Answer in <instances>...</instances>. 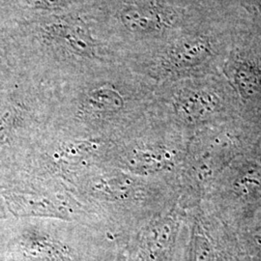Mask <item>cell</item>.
I'll list each match as a JSON object with an SVG mask.
<instances>
[{"mask_svg": "<svg viewBox=\"0 0 261 261\" xmlns=\"http://www.w3.org/2000/svg\"><path fill=\"white\" fill-rule=\"evenodd\" d=\"M0 237L4 261H103L117 247L99 228L48 218L1 220Z\"/></svg>", "mask_w": 261, "mask_h": 261, "instance_id": "1", "label": "cell"}, {"mask_svg": "<svg viewBox=\"0 0 261 261\" xmlns=\"http://www.w3.org/2000/svg\"><path fill=\"white\" fill-rule=\"evenodd\" d=\"M123 24L138 33H152L171 23L168 10L153 2L135 3L122 10Z\"/></svg>", "mask_w": 261, "mask_h": 261, "instance_id": "9", "label": "cell"}, {"mask_svg": "<svg viewBox=\"0 0 261 261\" xmlns=\"http://www.w3.org/2000/svg\"><path fill=\"white\" fill-rule=\"evenodd\" d=\"M0 196L9 217L64 220L87 224L108 234L93 208L58 180L21 176L1 188Z\"/></svg>", "mask_w": 261, "mask_h": 261, "instance_id": "5", "label": "cell"}, {"mask_svg": "<svg viewBox=\"0 0 261 261\" xmlns=\"http://www.w3.org/2000/svg\"><path fill=\"white\" fill-rule=\"evenodd\" d=\"M134 90L114 80L90 81L66 91L51 112V130L81 139L115 140L137 130Z\"/></svg>", "mask_w": 261, "mask_h": 261, "instance_id": "2", "label": "cell"}, {"mask_svg": "<svg viewBox=\"0 0 261 261\" xmlns=\"http://www.w3.org/2000/svg\"><path fill=\"white\" fill-rule=\"evenodd\" d=\"M111 146L112 140L74 138L49 128L16 178H51L72 188L95 170L110 168Z\"/></svg>", "mask_w": 261, "mask_h": 261, "instance_id": "6", "label": "cell"}, {"mask_svg": "<svg viewBox=\"0 0 261 261\" xmlns=\"http://www.w3.org/2000/svg\"><path fill=\"white\" fill-rule=\"evenodd\" d=\"M254 1H255V3H256V5H257L258 9L260 10L261 12V0H254Z\"/></svg>", "mask_w": 261, "mask_h": 261, "instance_id": "18", "label": "cell"}, {"mask_svg": "<svg viewBox=\"0 0 261 261\" xmlns=\"http://www.w3.org/2000/svg\"><path fill=\"white\" fill-rule=\"evenodd\" d=\"M149 179L103 168L76 181L72 190L99 215L119 249L140 221L160 205L162 190Z\"/></svg>", "mask_w": 261, "mask_h": 261, "instance_id": "3", "label": "cell"}, {"mask_svg": "<svg viewBox=\"0 0 261 261\" xmlns=\"http://www.w3.org/2000/svg\"><path fill=\"white\" fill-rule=\"evenodd\" d=\"M113 261H127V259H126V255H125V252H124V251H123L122 249H119V250H118V252L116 253L115 258L113 259Z\"/></svg>", "mask_w": 261, "mask_h": 261, "instance_id": "16", "label": "cell"}, {"mask_svg": "<svg viewBox=\"0 0 261 261\" xmlns=\"http://www.w3.org/2000/svg\"><path fill=\"white\" fill-rule=\"evenodd\" d=\"M179 151L166 139L141 136L139 129L112 140L110 168L141 177L151 178L171 172L177 166Z\"/></svg>", "mask_w": 261, "mask_h": 261, "instance_id": "7", "label": "cell"}, {"mask_svg": "<svg viewBox=\"0 0 261 261\" xmlns=\"http://www.w3.org/2000/svg\"><path fill=\"white\" fill-rule=\"evenodd\" d=\"M234 191L238 196L248 197L261 192V167L250 164L243 167L233 182Z\"/></svg>", "mask_w": 261, "mask_h": 261, "instance_id": "13", "label": "cell"}, {"mask_svg": "<svg viewBox=\"0 0 261 261\" xmlns=\"http://www.w3.org/2000/svg\"><path fill=\"white\" fill-rule=\"evenodd\" d=\"M191 261H214V252L200 228L196 226L193 234Z\"/></svg>", "mask_w": 261, "mask_h": 261, "instance_id": "14", "label": "cell"}, {"mask_svg": "<svg viewBox=\"0 0 261 261\" xmlns=\"http://www.w3.org/2000/svg\"><path fill=\"white\" fill-rule=\"evenodd\" d=\"M219 106L218 97L203 89L181 88L172 96V108L179 121L194 124L211 115Z\"/></svg>", "mask_w": 261, "mask_h": 261, "instance_id": "8", "label": "cell"}, {"mask_svg": "<svg viewBox=\"0 0 261 261\" xmlns=\"http://www.w3.org/2000/svg\"><path fill=\"white\" fill-rule=\"evenodd\" d=\"M47 33L59 39L74 53L84 57H94L95 48L92 39L84 24L74 19H61L48 25Z\"/></svg>", "mask_w": 261, "mask_h": 261, "instance_id": "11", "label": "cell"}, {"mask_svg": "<svg viewBox=\"0 0 261 261\" xmlns=\"http://www.w3.org/2000/svg\"><path fill=\"white\" fill-rule=\"evenodd\" d=\"M32 3L39 8L51 9L65 6L66 4L70 3L72 0H31Z\"/></svg>", "mask_w": 261, "mask_h": 261, "instance_id": "15", "label": "cell"}, {"mask_svg": "<svg viewBox=\"0 0 261 261\" xmlns=\"http://www.w3.org/2000/svg\"><path fill=\"white\" fill-rule=\"evenodd\" d=\"M227 75L243 99H252L261 91V69L251 60L236 57L226 67Z\"/></svg>", "mask_w": 261, "mask_h": 261, "instance_id": "12", "label": "cell"}, {"mask_svg": "<svg viewBox=\"0 0 261 261\" xmlns=\"http://www.w3.org/2000/svg\"><path fill=\"white\" fill-rule=\"evenodd\" d=\"M53 110L31 90L0 95V189L17 177L50 126Z\"/></svg>", "mask_w": 261, "mask_h": 261, "instance_id": "4", "label": "cell"}, {"mask_svg": "<svg viewBox=\"0 0 261 261\" xmlns=\"http://www.w3.org/2000/svg\"><path fill=\"white\" fill-rule=\"evenodd\" d=\"M211 53V46L204 38H193L171 47L163 63L168 72H175L200 64Z\"/></svg>", "mask_w": 261, "mask_h": 261, "instance_id": "10", "label": "cell"}, {"mask_svg": "<svg viewBox=\"0 0 261 261\" xmlns=\"http://www.w3.org/2000/svg\"><path fill=\"white\" fill-rule=\"evenodd\" d=\"M0 261H4V250H3V243L0 237Z\"/></svg>", "mask_w": 261, "mask_h": 261, "instance_id": "17", "label": "cell"}]
</instances>
